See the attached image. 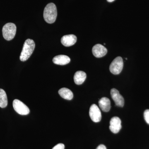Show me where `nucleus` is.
Returning <instances> with one entry per match:
<instances>
[{"label": "nucleus", "instance_id": "13", "mask_svg": "<svg viewBox=\"0 0 149 149\" xmlns=\"http://www.w3.org/2000/svg\"><path fill=\"white\" fill-rule=\"evenodd\" d=\"M87 77L86 73L83 71H78L75 72L74 76V83L77 85L83 84Z\"/></svg>", "mask_w": 149, "mask_h": 149}, {"label": "nucleus", "instance_id": "15", "mask_svg": "<svg viewBox=\"0 0 149 149\" xmlns=\"http://www.w3.org/2000/svg\"><path fill=\"white\" fill-rule=\"evenodd\" d=\"M8 105V99L5 91L0 89V107L5 108Z\"/></svg>", "mask_w": 149, "mask_h": 149}, {"label": "nucleus", "instance_id": "9", "mask_svg": "<svg viewBox=\"0 0 149 149\" xmlns=\"http://www.w3.org/2000/svg\"><path fill=\"white\" fill-rule=\"evenodd\" d=\"M92 52L96 58H101L106 55L107 50L102 45L97 44L93 47Z\"/></svg>", "mask_w": 149, "mask_h": 149}, {"label": "nucleus", "instance_id": "14", "mask_svg": "<svg viewBox=\"0 0 149 149\" xmlns=\"http://www.w3.org/2000/svg\"><path fill=\"white\" fill-rule=\"evenodd\" d=\"M58 94L63 98L65 100H70L73 98V94L72 91L67 88H62L58 91Z\"/></svg>", "mask_w": 149, "mask_h": 149}, {"label": "nucleus", "instance_id": "11", "mask_svg": "<svg viewBox=\"0 0 149 149\" xmlns=\"http://www.w3.org/2000/svg\"><path fill=\"white\" fill-rule=\"evenodd\" d=\"M70 61V59L67 56L60 55L56 56L53 59L54 63L59 65H65L68 64Z\"/></svg>", "mask_w": 149, "mask_h": 149}, {"label": "nucleus", "instance_id": "12", "mask_svg": "<svg viewBox=\"0 0 149 149\" xmlns=\"http://www.w3.org/2000/svg\"><path fill=\"white\" fill-rule=\"evenodd\" d=\"M99 105L101 109L104 112H108L109 111L111 108L110 101L108 98H102L99 101Z\"/></svg>", "mask_w": 149, "mask_h": 149}, {"label": "nucleus", "instance_id": "6", "mask_svg": "<svg viewBox=\"0 0 149 149\" xmlns=\"http://www.w3.org/2000/svg\"><path fill=\"white\" fill-rule=\"evenodd\" d=\"M89 115L93 122L97 123L101 120V112L97 106L95 104L92 105L90 107Z\"/></svg>", "mask_w": 149, "mask_h": 149}, {"label": "nucleus", "instance_id": "5", "mask_svg": "<svg viewBox=\"0 0 149 149\" xmlns=\"http://www.w3.org/2000/svg\"><path fill=\"white\" fill-rule=\"evenodd\" d=\"M13 105L14 109L18 114L21 115L29 114L30 111L29 108L21 101L15 99L13 101Z\"/></svg>", "mask_w": 149, "mask_h": 149}, {"label": "nucleus", "instance_id": "7", "mask_svg": "<svg viewBox=\"0 0 149 149\" xmlns=\"http://www.w3.org/2000/svg\"><path fill=\"white\" fill-rule=\"evenodd\" d=\"M110 93L112 99L114 101L115 104L118 107H123L124 104V98L120 95L119 91L115 88H113Z\"/></svg>", "mask_w": 149, "mask_h": 149}, {"label": "nucleus", "instance_id": "16", "mask_svg": "<svg viewBox=\"0 0 149 149\" xmlns=\"http://www.w3.org/2000/svg\"><path fill=\"white\" fill-rule=\"evenodd\" d=\"M144 117L145 120L149 125V109H147L144 113Z\"/></svg>", "mask_w": 149, "mask_h": 149}, {"label": "nucleus", "instance_id": "1", "mask_svg": "<svg viewBox=\"0 0 149 149\" xmlns=\"http://www.w3.org/2000/svg\"><path fill=\"white\" fill-rule=\"evenodd\" d=\"M57 16L56 7L54 3L48 4L44 11V18L45 21L49 24H52L55 22Z\"/></svg>", "mask_w": 149, "mask_h": 149}, {"label": "nucleus", "instance_id": "2", "mask_svg": "<svg viewBox=\"0 0 149 149\" xmlns=\"http://www.w3.org/2000/svg\"><path fill=\"white\" fill-rule=\"evenodd\" d=\"M35 46V43L33 40L28 39L25 41L19 57L21 61H26L30 57L34 52Z\"/></svg>", "mask_w": 149, "mask_h": 149}, {"label": "nucleus", "instance_id": "19", "mask_svg": "<svg viewBox=\"0 0 149 149\" xmlns=\"http://www.w3.org/2000/svg\"><path fill=\"white\" fill-rule=\"evenodd\" d=\"M114 1H115V0H107V1L108 2L110 3Z\"/></svg>", "mask_w": 149, "mask_h": 149}, {"label": "nucleus", "instance_id": "4", "mask_svg": "<svg viewBox=\"0 0 149 149\" xmlns=\"http://www.w3.org/2000/svg\"><path fill=\"white\" fill-rule=\"evenodd\" d=\"M123 66V60L121 57L118 56L113 60L109 66L110 72L114 74H120Z\"/></svg>", "mask_w": 149, "mask_h": 149}, {"label": "nucleus", "instance_id": "17", "mask_svg": "<svg viewBox=\"0 0 149 149\" xmlns=\"http://www.w3.org/2000/svg\"><path fill=\"white\" fill-rule=\"evenodd\" d=\"M65 146L64 144L59 143L56 145L52 149H64Z\"/></svg>", "mask_w": 149, "mask_h": 149}, {"label": "nucleus", "instance_id": "3", "mask_svg": "<svg viewBox=\"0 0 149 149\" xmlns=\"http://www.w3.org/2000/svg\"><path fill=\"white\" fill-rule=\"evenodd\" d=\"M16 26L13 23H8L4 25L2 29L3 37L6 40L10 41L14 38L16 32Z\"/></svg>", "mask_w": 149, "mask_h": 149}, {"label": "nucleus", "instance_id": "10", "mask_svg": "<svg viewBox=\"0 0 149 149\" xmlns=\"http://www.w3.org/2000/svg\"><path fill=\"white\" fill-rule=\"evenodd\" d=\"M77 39V37L74 35H64L61 38V42L65 47H70L75 44Z\"/></svg>", "mask_w": 149, "mask_h": 149}, {"label": "nucleus", "instance_id": "18", "mask_svg": "<svg viewBox=\"0 0 149 149\" xmlns=\"http://www.w3.org/2000/svg\"><path fill=\"white\" fill-rule=\"evenodd\" d=\"M96 149H107L106 147L104 145H100Z\"/></svg>", "mask_w": 149, "mask_h": 149}, {"label": "nucleus", "instance_id": "8", "mask_svg": "<svg viewBox=\"0 0 149 149\" xmlns=\"http://www.w3.org/2000/svg\"><path fill=\"white\" fill-rule=\"evenodd\" d=\"M121 123L119 118L116 116L112 118L110 121V130L113 133H118L122 127Z\"/></svg>", "mask_w": 149, "mask_h": 149}]
</instances>
